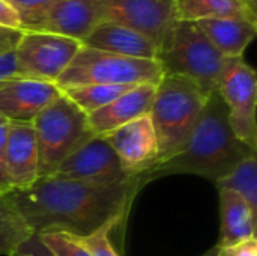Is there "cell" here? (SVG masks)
Instances as JSON below:
<instances>
[{
  "instance_id": "1",
  "label": "cell",
  "mask_w": 257,
  "mask_h": 256,
  "mask_svg": "<svg viewBox=\"0 0 257 256\" xmlns=\"http://www.w3.org/2000/svg\"><path fill=\"white\" fill-rule=\"evenodd\" d=\"M142 187V175L114 186H90L50 175L6 195L35 235L63 232L87 237L113 219H125Z\"/></svg>"
},
{
  "instance_id": "2",
  "label": "cell",
  "mask_w": 257,
  "mask_h": 256,
  "mask_svg": "<svg viewBox=\"0 0 257 256\" xmlns=\"http://www.w3.org/2000/svg\"><path fill=\"white\" fill-rule=\"evenodd\" d=\"M257 151L241 142L230 124L224 101L215 92L208 97L203 110L182 148L169 160L142 175L143 187L167 175H199L212 183L229 175L233 167Z\"/></svg>"
},
{
  "instance_id": "3",
  "label": "cell",
  "mask_w": 257,
  "mask_h": 256,
  "mask_svg": "<svg viewBox=\"0 0 257 256\" xmlns=\"http://www.w3.org/2000/svg\"><path fill=\"white\" fill-rule=\"evenodd\" d=\"M206 100L202 89L184 75L164 74L157 83L149 116L158 142V164L182 148Z\"/></svg>"
},
{
  "instance_id": "4",
  "label": "cell",
  "mask_w": 257,
  "mask_h": 256,
  "mask_svg": "<svg viewBox=\"0 0 257 256\" xmlns=\"http://www.w3.org/2000/svg\"><path fill=\"white\" fill-rule=\"evenodd\" d=\"M157 60L164 74L184 75L209 97L218 91L227 59L211 44L196 21H178L160 45Z\"/></svg>"
},
{
  "instance_id": "5",
  "label": "cell",
  "mask_w": 257,
  "mask_h": 256,
  "mask_svg": "<svg viewBox=\"0 0 257 256\" xmlns=\"http://www.w3.org/2000/svg\"><path fill=\"white\" fill-rule=\"evenodd\" d=\"M38 146V172L50 177L63 160L93 137L87 115L63 92L32 122Z\"/></svg>"
},
{
  "instance_id": "6",
  "label": "cell",
  "mask_w": 257,
  "mask_h": 256,
  "mask_svg": "<svg viewBox=\"0 0 257 256\" xmlns=\"http://www.w3.org/2000/svg\"><path fill=\"white\" fill-rule=\"evenodd\" d=\"M163 75L158 60L125 57L81 45L56 84L60 89L87 84H157Z\"/></svg>"
},
{
  "instance_id": "7",
  "label": "cell",
  "mask_w": 257,
  "mask_h": 256,
  "mask_svg": "<svg viewBox=\"0 0 257 256\" xmlns=\"http://www.w3.org/2000/svg\"><path fill=\"white\" fill-rule=\"evenodd\" d=\"M217 94L226 104L235 136L257 151V77L244 57L226 60Z\"/></svg>"
},
{
  "instance_id": "8",
  "label": "cell",
  "mask_w": 257,
  "mask_h": 256,
  "mask_svg": "<svg viewBox=\"0 0 257 256\" xmlns=\"http://www.w3.org/2000/svg\"><path fill=\"white\" fill-rule=\"evenodd\" d=\"M81 42L50 32H23L15 50V65L20 77L56 83L71 63Z\"/></svg>"
},
{
  "instance_id": "9",
  "label": "cell",
  "mask_w": 257,
  "mask_h": 256,
  "mask_svg": "<svg viewBox=\"0 0 257 256\" xmlns=\"http://www.w3.org/2000/svg\"><path fill=\"white\" fill-rule=\"evenodd\" d=\"M104 21H113L151 38L160 50L178 23L175 0H98Z\"/></svg>"
},
{
  "instance_id": "10",
  "label": "cell",
  "mask_w": 257,
  "mask_h": 256,
  "mask_svg": "<svg viewBox=\"0 0 257 256\" xmlns=\"http://www.w3.org/2000/svg\"><path fill=\"white\" fill-rule=\"evenodd\" d=\"M53 177L90 186H114L126 178L117 155L102 136L90 137L60 163Z\"/></svg>"
},
{
  "instance_id": "11",
  "label": "cell",
  "mask_w": 257,
  "mask_h": 256,
  "mask_svg": "<svg viewBox=\"0 0 257 256\" xmlns=\"http://www.w3.org/2000/svg\"><path fill=\"white\" fill-rule=\"evenodd\" d=\"M102 137L117 155L126 178L145 175L160 161L158 142L149 115L140 116Z\"/></svg>"
},
{
  "instance_id": "12",
  "label": "cell",
  "mask_w": 257,
  "mask_h": 256,
  "mask_svg": "<svg viewBox=\"0 0 257 256\" xmlns=\"http://www.w3.org/2000/svg\"><path fill=\"white\" fill-rule=\"evenodd\" d=\"M60 95L62 89L56 83L24 77L12 78L0 86V116L9 122L32 124Z\"/></svg>"
},
{
  "instance_id": "13",
  "label": "cell",
  "mask_w": 257,
  "mask_h": 256,
  "mask_svg": "<svg viewBox=\"0 0 257 256\" xmlns=\"http://www.w3.org/2000/svg\"><path fill=\"white\" fill-rule=\"evenodd\" d=\"M5 161L12 190L29 189L39 178L38 146L32 124L9 122Z\"/></svg>"
},
{
  "instance_id": "14",
  "label": "cell",
  "mask_w": 257,
  "mask_h": 256,
  "mask_svg": "<svg viewBox=\"0 0 257 256\" xmlns=\"http://www.w3.org/2000/svg\"><path fill=\"white\" fill-rule=\"evenodd\" d=\"M157 84H137L122 94L110 104L87 115L89 128L93 136H105L113 130L149 115Z\"/></svg>"
},
{
  "instance_id": "15",
  "label": "cell",
  "mask_w": 257,
  "mask_h": 256,
  "mask_svg": "<svg viewBox=\"0 0 257 256\" xmlns=\"http://www.w3.org/2000/svg\"><path fill=\"white\" fill-rule=\"evenodd\" d=\"M101 21L104 15L98 0H54L41 30L81 42Z\"/></svg>"
},
{
  "instance_id": "16",
  "label": "cell",
  "mask_w": 257,
  "mask_h": 256,
  "mask_svg": "<svg viewBox=\"0 0 257 256\" xmlns=\"http://www.w3.org/2000/svg\"><path fill=\"white\" fill-rule=\"evenodd\" d=\"M81 45L134 59L158 57V45L143 33L113 21H101L83 41Z\"/></svg>"
},
{
  "instance_id": "17",
  "label": "cell",
  "mask_w": 257,
  "mask_h": 256,
  "mask_svg": "<svg viewBox=\"0 0 257 256\" xmlns=\"http://www.w3.org/2000/svg\"><path fill=\"white\" fill-rule=\"evenodd\" d=\"M211 44L226 57H242L250 42L256 38L257 23L245 18L224 17L196 21Z\"/></svg>"
},
{
  "instance_id": "18",
  "label": "cell",
  "mask_w": 257,
  "mask_h": 256,
  "mask_svg": "<svg viewBox=\"0 0 257 256\" xmlns=\"http://www.w3.org/2000/svg\"><path fill=\"white\" fill-rule=\"evenodd\" d=\"M220 193V241L218 247L230 246L238 241L256 237L257 214L250 204L238 193L221 189Z\"/></svg>"
},
{
  "instance_id": "19",
  "label": "cell",
  "mask_w": 257,
  "mask_h": 256,
  "mask_svg": "<svg viewBox=\"0 0 257 256\" xmlns=\"http://www.w3.org/2000/svg\"><path fill=\"white\" fill-rule=\"evenodd\" d=\"M175 5L178 21L235 17L257 23V14L242 0H175Z\"/></svg>"
},
{
  "instance_id": "20",
  "label": "cell",
  "mask_w": 257,
  "mask_h": 256,
  "mask_svg": "<svg viewBox=\"0 0 257 256\" xmlns=\"http://www.w3.org/2000/svg\"><path fill=\"white\" fill-rule=\"evenodd\" d=\"M33 231L18 213L8 195H0V255L15 256L33 237Z\"/></svg>"
},
{
  "instance_id": "21",
  "label": "cell",
  "mask_w": 257,
  "mask_h": 256,
  "mask_svg": "<svg viewBox=\"0 0 257 256\" xmlns=\"http://www.w3.org/2000/svg\"><path fill=\"white\" fill-rule=\"evenodd\" d=\"M134 86L123 84H87V86H75L62 89V92L78 106L86 115L110 104L122 94L130 91Z\"/></svg>"
},
{
  "instance_id": "22",
  "label": "cell",
  "mask_w": 257,
  "mask_h": 256,
  "mask_svg": "<svg viewBox=\"0 0 257 256\" xmlns=\"http://www.w3.org/2000/svg\"><path fill=\"white\" fill-rule=\"evenodd\" d=\"M217 189L232 190L241 195L257 214V154L244 158L233 170L215 183Z\"/></svg>"
},
{
  "instance_id": "23",
  "label": "cell",
  "mask_w": 257,
  "mask_h": 256,
  "mask_svg": "<svg viewBox=\"0 0 257 256\" xmlns=\"http://www.w3.org/2000/svg\"><path fill=\"white\" fill-rule=\"evenodd\" d=\"M17 12L23 32H39L54 0H8Z\"/></svg>"
},
{
  "instance_id": "24",
  "label": "cell",
  "mask_w": 257,
  "mask_h": 256,
  "mask_svg": "<svg viewBox=\"0 0 257 256\" xmlns=\"http://www.w3.org/2000/svg\"><path fill=\"white\" fill-rule=\"evenodd\" d=\"M122 220L123 219H113V220L107 222L104 226H101L99 229H96L93 234H90L87 237H74V238L80 244H83L92 253V256H120L111 243L110 234Z\"/></svg>"
},
{
  "instance_id": "25",
  "label": "cell",
  "mask_w": 257,
  "mask_h": 256,
  "mask_svg": "<svg viewBox=\"0 0 257 256\" xmlns=\"http://www.w3.org/2000/svg\"><path fill=\"white\" fill-rule=\"evenodd\" d=\"M42 246L53 256H92L74 237L63 232H47L36 235Z\"/></svg>"
},
{
  "instance_id": "26",
  "label": "cell",
  "mask_w": 257,
  "mask_h": 256,
  "mask_svg": "<svg viewBox=\"0 0 257 256\" xmlns=\"http://www.w3.org/2000/svg\"><path fill=\"white\" fill-rule=\"evenodd\" d=\"M8 125L9 121H6L3 116H0V195H6L12 192L8 172H6V161H5V152H6V140H8Z\"/></svg>"
},
{
  "instance_id": "27",
  "label": "cell",
  "mask_w": 257,
  "mask_h": 256,
  "mask_svg": "<svg viewBox=\"0 0 257 256\" xmlns=\"http://www.w3.org/2000/svg\"><path fill=\"white\" fill-rule=\"evenodd\" d=\"M218 256H257V238L251 237L230 246L218 247Z\"/></svg>"
},
{
  "instance_id": "28",
  "label": "cell",
  "mask_w": 257,
  "mask_h": 256,
  "mask_svg": "<svg viewBox=\"0 0 257 256\" xmlns=\"http://www.w3.org/2000/svg\"><path fill=\"white\" fill-rule=\"evenodd\" d=\"M21 35H23V30L0 26V56L14 53Z\"/></svg>"
},
{
  "instance_id": "29",
  "label": "cell",
  "mask_w": 257,
  "mask_h": 256,
  "mask_svg": "<svg viewBox=\"0 0 257 256\" xmlns=\"http://www.w3.org/2000/svg\"><path fill=\"white\" fill-rule=\"evenodd\" d=\"M17 77H20V75L17 71L14 53L2 54L0 56V86L12 78H17Z\"/></svg>"
},
{
  "instance_id": "30",
  "label": "cell",
  "mask_w": 257,
  "mask_h": 256,
  "mask_svg": "<svg viewBox=\"0 0 257 256\" xmlns=\"http://www.w3.org/2000/svg\"><path fill=\"white\" fill-rule=\"evenodd\" d=\"M0 26L21 30L20 18H18L17 12L12 9V6L9 5L8 0H0Z\"/></svg>"
},
{
  "instance_id": "31",
  "label": "cell",
  "mask_w": 257,
  "mask_h": 256,
  "mask_svg": "<svg viewBox=\"0 0 257 256\" xmlns=\"http://www.w3.org/2000/svg\"><path fill=\"white\" fill-rule=\"evenodd\" d=\"M20 249H23V250H26V252H29V253H32L33 256H53L44 246H42V243L39 241V238L36 237V235H33L27 243H24Z\"/></svg>"
},
{
  "instance_id": "32",
  "label": "cell",
  "mask_w": 257,
  "mask_h": 256,
  "mask_svg": "<svg viewBox=\"0 0 257 256\" xmlns=\"http://www.w3.org/2000/svg\"><path fill=\"white\" fill-rule=\"evenodd\" d=\"M253 12H256L257 14V0H242Z\"/></svg>"
},
{
  "instance_id": "33",
  "label": "cell",
  "mask_w": 257,
  "mask_h": 256,
  "mask_svg": "<svg viewBox=\"0 0 257 256\" xmlns=\"http://www.w3.org/2000/svg\"><path fill=\"white\" fill-rule=\"evenodd\" d=\"M202 256H218V247H217V246H214L211 250H208L205 255H202Z\"/></svg>"
}]
</instances>
